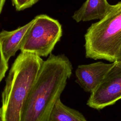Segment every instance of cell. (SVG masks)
<instances>
[{"instance_id": "cell-1", "label": "cell", "mask_w": 121, "mask_h": 121, "mask_svg": "<svg viewBox=\"0 0 121 121\" xmlns=\"http://www.w3.org/2000/svg\"><path fill=\"white\" fill-rule=\"evenodd\" d=\"M72 69L71 62L64 54L49 55L43 61L30 89L21 121H49Z\"/></svg>"}, {"instance_id": "cell-2", "label": "cell", "mask_w": 121, "mask_h": 121, "mask_svg": "<svg viewBox=\"0 0 121 121\" xmlns=\"http://www.w3.org/2000/svg\"><path fill=\"white\" fill-rule=\"evenodd\" d=\"M43 61L28 52H21L15 59L1 95L3 121H21L29 92Z\"/></svg>"}, {"instance_id": "cell-3", "label": "cell", "mask_w": 121, "mask_h": 121, "mask_svg": "<svg viewBox=\"0 0 121 121\" xmlns=\"http://www.w3.org/2000/svg\"><path fill=\"white\" fill-rule=\"evenodd\" d=\"M84 37L86 58L116 62L121 48V1L92 24Z\"/></svg>"}, {"instance_id": "cell-4", "label": "cell", "mask_w": 121, "mask_h": 121, "mask_svg": "<svg viewBox=\"0 0 121 121\" xmlns=\"http://www.w3.org/2000/svg\"><path fill=\"white\" fill-rule=\"evenodd\" d=\"M62 34L59 21L46 15L34 18L22 42L21 52H28L40 57L50 55Z\"/></svg>"}, {"instance_id": "cell-5", "label": "cell", "mask_w": 121, "mask_h": 121, "mask_svg": "<svg viewBox=\"0 0 121 121\" xmlns=\"http://www.w3.org/2000/svg\"><path fill=\"white\" fill-rule=\"evenodd\" d=\"M121 99V61L115 62L97 87L91 93L86 104L101 110Z\"/></svg>"}, {"instance_id": "cell-6", "label": "cell", "mask_w": 121, "mask_h": 121, "mask_svg": "<svg viewBox=\"0 0 121 121\" xmlns=\"http://www.w3.org/2000/svg\"><path fill=\"white\" fill-rule=\"evenodd\" d=\"M114 63L99 61L78 65L75 71L76 82L85 91L91 93Z\"/></svg>"}, {"instance_id": "cell-7", "label": "cell", "mask_w": 121, "mask_h": 121, "mask_svg": "<svg viewBox=\"0 0 121 121\" xmlns=\"http://www.w3.org/2000/svg\"><path fill=\"white\" fill-rule=\"evenodd\" d=\"M112 7L107 0H86L80 8L75 11L72 18L77 22L101 19Z\"/></svg>"}, {"instance_id": "cell-8", "label": "cell", "mask_w": 121, "mask_h": 121, "mask_svg": "<svg viewBox=\"0 0 121 121\" xmlns=\"http://www.w3.org/2000/svg\"><path fill=\"white\" fill-rule=\"evenodd\" d=\"M33 21L34 19L26 25L12 31L3 30L0 32V43L8 62L20 50L23 39Z\"/></svg>"}, {"instance_id": "cell-9", "label": "cell", "mask_w": 121, "mask_h": 121, "mask_svg": "<svg viewBox=\"0 0 121 121\" xmlns=\"http://www.w3.org/2000/svg\"><path fill=\"white\" fill-rule=\"evenodd\" d=\"M49 121H87L78 111L65 105L59 99L50 115Z\"/></svg>"}, {"instance_id": "cell-10", "label": "cell", "mask_w": 121, "mask_h": 121, "mask_svg": "<svg viewBox=\"0 0 121 121\" xmlns=\"http://www.w3.org/2000/svg\"><path fill=\"white\" fill-rule=\"evenodd\" d=\"M39 0H11L12 5L17 11L23 10L30 8Z\"/></svg>"}, {"instance_id": "cell-11", "label": "cell", "mask_w": 121, "mask_h": 121, "mask_svg": "<svg viewBox=\"0 0 121 121\" xmlns=\"http://www.w3.org/2000/svg\"><path fill=\"white\" fill-rule=\"evenodd\" d=\"M8 62L3 54L0 43V82L4 78L6 72L8 69Z\"/></svg>"}, {"instance_id": "cell-12", "label": "cell", "mask_w": 121, "mask_h": 121, "mask_svg": "<svg viewBox=\"0 0 121 121\" xmlns=\"http://www.w3.org/2000/svg\"><path fill=\"white\" fill-rule=\"evenodd\" d=\"M5 1V0H0V14L1 12Z\"/></svg>"}, {"instance_id": "cell-13", "label": "cell", "mask_w": 121, "mask_h": 121, "mask_svg": "<svg viewBox=\"0 0 121 121\" xmlns=\"http://www.w3.org/2000/svg\"><path fill=\"white\" fill-rule=\"evenodd\" d=\"M119 61H121V48L120 51V52H119V53L118 56L117 60L116 62H119Z\"/></svg>"}, {"instance_id": "cell-14", "label": "cell", "mask_w": 121, "mask_h": 121, "mask_svg": "<svg viewBox=\"0 0 121 121\" xmlns=\"http://www.w3.org/2000/svg\"><path fill=\"white\" fill-rule=\"evenodd\" d=\"M0 121H3L2 117V113H1V110L0 108Z\"/></svg>"}]
</instances>
